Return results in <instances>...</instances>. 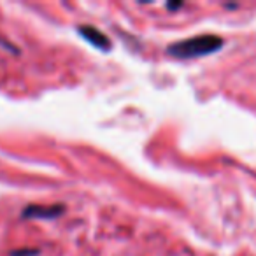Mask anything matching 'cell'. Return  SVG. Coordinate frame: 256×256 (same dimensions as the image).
Listing matches in <instances>:
<instances>
[{"instance_id": "cell-5", "label": "cell", "mask_w": 256, "mask_h": 256, "mask_svg": "<svg viewBox=\"0 0 256 256\" xmlns=\"http://www.w3.org/2000/svg\"><path fill=\"white\" fill-rule=\"evenodd\" d=\"M179 8H182V4L181 2H178V4H167V9H170V11H174V9H179Z\"/></svg>"}, {"instance_id": "cell-3", "label": "cell", "mask_w": 256, "mask_h": 256, "mask_svg": "<svg viewBox=\"0 0 256 256\" xmlns=\"http://www.w3.org/2000/svg\"><path fill=\"white\" fill-rule=\"evenodd\" d=\"M64 206H28L23 210V218L34 220H53L64 214Z\"/></svg>"}, {"instance_id": "cell-1", "label": "cell", "mask_w": 256, "mask_h": 256, "mask_svg": "<svg viewBox=\"0 0 256 256\" xmlns=\"http://www.w3.org/2000/svg\"><path fill=\"white\" fill-rule=\"evenodd\" d=\"M223 48V39L218 36H196L192 39L179 40L168 46V54L176 58H196L216 53Z\"/></svg>"}, {"instance_id": "cell-2", "label": "cell", "mask_w": 256, "mask_h": 256, "mask_svg": "<svg viewBox=\"0 0 256 256\" xmlns=\"http://www.w3.org/2000/svg\"><path fill=\"white\" fill-rule=\"evenodd\" d=\"M79 34H81V37H84L92 46H95L96 50H102V51L110 50V39L106 34L100 32L98 28H95V26L81 25L79 26Z\"/></svg>"}, {"instance_id": "cell-4", "label": "cell", "mask_w": 256, "mask_h": 256, "mask_svg": "<svg viewBox=\"0 0 256 256\" xmlns=\"http://www.w3.org/2000/svg\"><path fill=\"white\" fill-rule=\"evenodd\" d=\"M37 254L36 249H32V251H14L12 252V256H34Z\"/></svg>"}]
</instances>
